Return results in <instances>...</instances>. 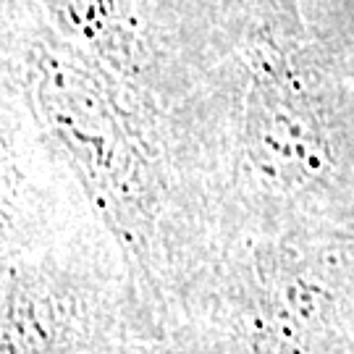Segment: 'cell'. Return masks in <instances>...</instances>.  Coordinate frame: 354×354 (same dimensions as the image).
I'll return each mask as SVG.
<instances>
[{"instance_id": "obj_1", "label": "cell", "mask_w": 354, "mask_h": 354, "mask_svg": "<svg viewBox=\"0 0 354 354\" xmlns=\"http://www.w3.org/2000/svg\"><path fill=\"white\" fill-rule=\"evenodd\" d=\"M26 82L39 124L64 150L92 203L137 239L158 203V168L113 71L79 45L45 39L29 53Z\"/></svg>"}, {"instance_id": "obj_2", "label": "cell", "mask_w": 354, "mask_h": 354, "mask_svg": "<svg viewBox=\"0 0 354 354\" xmlns=\"http://www.w3.org/2000/svg\"><path fill=\"white\" fill-rule=\"evenodd\" d=\"M241 145L270 189H313L333 171V142L310 71L297 48L273 32H260L250 48Z\"/></svg>"}, {"instance_id": "obj_3", "label": "cell", "mask_w": 354, "mask_h": 354, "mask_svg": "<svg viewBox=\"0 0 354 354\" xmlns=\"http://www.w3.org/2000/svg\"><path fill=\"white\" fill-rule=\"evenodd\" d=\"M354 310V244L281 247L257 270V330L279 354H310Z\"/></svg>"}, {"instance_id": "obj_4", "label": "cell", "mask_w": 354, "mask_h": 354, "mask_svg": "<svg viewBox=\"0 0 354 354\" xmlns=\"http://www.w3.org/2000/svg\"><path fill=\"white\" fill-rule=\"evenodd\" d=\"M74 45L118 74H134L140 61V21L134 0H45Z\"/></svg>"}]
</instances>
